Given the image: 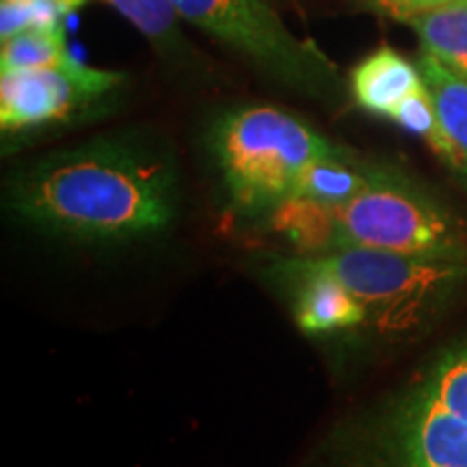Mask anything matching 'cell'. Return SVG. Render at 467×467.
Instances as JSON below:
<instances>
[{"label":"cell","instance_id":"1","mask_svg":"<svg viewBox=\"0 0 467 467\" xmlns=\"http://www.w3.org/2000/svg\"><path fill=\"white\" fill-rule=\"evenodd\" d=\"M178 173L148 134H107L35 161L9 184V206L42 230L83 241H132L171 223Z\"/></svg>","mask_w":467,"mask_h":467},{"label":"cell","instance_id":"3","mask_svg":"<svg viewBox=\"0 0 467 467\" xmlns=\"http://www.w3.org/2000/svg\"><path fill=\"white\" fill-rule=\"evenodd\" d=\"M208 143L234 210L265 219L295 197L314 161L347 151L275 107L227 110L214 121Z\"/></svg>","mask_w":467,"mask_h":467},{"label":"cell","instance_id":"15","mask_svg":"<svg viewBox=\"0 0 467 467\" xmlns=\"http://www.w3.org/2000/svg\"><path fill=\"white\" fill-rule=\"evenodd\" d=\"M63 17L48 0H3L0 3V37L9 39L25 28L58 25Z\"/></svg>","mask_w":467,"mask_h":467},{"label":"cell","instance_id":"13","mask_svg":"<svg viewBox=\"0 0 467 467\" xmlns=\"http://www.w3.org/2000/svg\"><path fill=\"white\" fill-rule=\"evenodd\" d=\"M72 61L61 25L25 28L14 37L3 39L0 48V74L61 67Z\"/></svg>","mask_w":467,"mask_h":467},{"label":"cell","instance_id":"14","mask_svg":"<svg viewBox=\"0 0 467 467\" xmlns=\"http://www.w3.org/2000/svg\"><path fill=\"white\" fill-rule=\"evenodd\" d=\"M413 388L440 407L467 418V340L443 353Z\"/></svg>","mask_w":467,"mask_h":467},{"label":"cell","instance_id":"12","mask_svg":"<svg viewBox=\"0 0 467 467\" xmlns=\"http://www.w3.org/2000/svg\"><path fill=\"white\" fill-rule=\"evenodd\" d=\"M119 11L162 57L184 61L191 55L189 44L178 31V9L173 0H104Z\"/></svg>","mask_w":467,"mask_h":467},{"label":"cell","instance_id":"6","mask_svg":"<svg viewBox=\"0 0 467 467\" xmlns=\"http://www.w3.org/2000/svg\"><path fill=\"white\" fill-rule=\"evenodd\" d=\"M126 83V74L93 69L80 61L61 67L0 74V126L25 134L67 124L102 107Z\"/></svg>","mask_w":467,"mask_h":467},{"label":"cell","instance_id":"16","mask_svg":"<svg viewBox=\"0 0 467 467\" xmlns=\"http://www.w3.org/2000/svg\"><path fill=\"white\" fill-rule=\"evenodd\" d=\"M372 9L381 11L385 16H392L396 20L409 22L411 17L422 16L426 11H433L452 0H366Z\"/></svg>","mask_w":467,"mask_h":467},{"label":"cell","instance_id":"4","mask_svg":"<svg viewBox=\"0 0 467 467\" xmlns=\"http://www.w3.org/2000/svg\"><path fill=\"white\" fill-rule=\"evenodd\" d=\"M337 279L366 309L368 329L396 337L422 331L467 282V260L424 258L381 249L303 255Z\"/></svg>","mask_w":467,"mask_h":467},{"label":"cell","instance_id":"9","mask_svg":"<svg viewBox=\"0 0 467 467\" xmlns=\"http://www.w3.org/2000/svg\"><path fill=\"white\" fill-rule=\"evenodd\" d=\"M418 67L433 96L443 132L452 145V171L467 180V78L451 72L431 55L420 57Z\"/></svg>","mask_w":467,"mask_h":467},{"label":"cell","instance_id":"2","mask_svg":"<svg viewBox=\"0 0 467 467\" xmlns=\"http://www.w3.org/2000/svg\"><path fill=\"white\" fill-rule=\"evenodd\" d=\"M266 225L299 255L381 249L424 258L467 260V227L407 175L370 165L361 191L342 202L290 200Z\"/></svg>","mask_w":467,"mask_h":467},{"label":"cell","instance_id":"10","mask_svg":"<svg viewBox=\"0 0 467 467\" xmlns=\"http://www.w3.org/2000/svg\"><path fill=\"white\" fill-rule=\"evenodd\" d=\"M409 26L416 31L424 55L467 78V0H452L411 17Z\"/></svg>","mask_w":467,"mask_h":467},{"label":"cell","instance_id":"11","mask_svg":"<svg viewBox=\"0 0 467 467\" xmlns=\"http://www.w3.org/2000/svg\"><path fill=\"white\" fill-rule=\"evenodd\" d=\"M370 162H361L350 151L314 161L303 171L292 200L342 202L361 191L366 184Z\"/></svg>","mask_w":467,"mask_h":467},{"label":"cell","instance_id":"8","mask_svg":"<svg viewBox=\"0 0 467 467\" xmlns=\"http://www.w3.org/2000/svg\"><path fill=\"white\" fill-rule=\"evenodd\" d=\"M424 85L422 72L392 46H381L350 72V93L359 109L392 119L396 109Z\"/></svg>","mask_w":467,"mask_h":467},{"label":"cell","instance_id":"7","mask_svg":"<svg viewBox=\"0 0 467 467\" xmlns=\"http://www.w3.org/2000/svg\"><path fill=\"white\" fill-rule=\"evenodd\" d=\"M275 273L292 290V314L303 334L336 336L368 325L366 309L344 285L303 255L275 262Z\"/></svg>","mask_w":467,"mask_h":467},{"label":"cell","instance_id":"17","mask_svg":"<svg viewBox=\"0 0 467 467\" xmlns=\"http://www.w3.org/2000/svg\"><path fill=\"white\" fill-rule=\"evenodd\" d=\"M48 3L55 5V7L66 16V14H72V11H76L78 7H83L87 0H48Z\"/></svg>","mask_w":467,"mask_h":467},{"label":"cell","instance_id":"5","mask_svg":"<svg viewBox=\"0 0 467 467\" xmlns=\"http://www.w3.org/2000/svg\"><path fill=\"white\" fill-rule=\"evenodd\" d=\"M173 5L182 20L285 85L314 96L340 87L336 63L314 42L292 35L265 0H173Z\"/></svg>","mask_w":467,"mask_h":467}]
</instances>
